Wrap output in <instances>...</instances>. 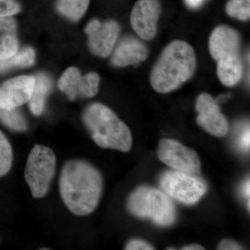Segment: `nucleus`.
I'll use <instances>...</instances> for the list:
<instances>
[{
  "label": "nucleus",
  "instance_id": "4468645a",
  "mask_svg": "<svg viewBox=\"0 0 250 250\" xmlns=\"http://www.w3.org/2000/svg\"><path fill=\"white\" fill-rule=\"evenodd\" d=\"M148 51L141 41L132 36L123 38L113 52L111 62L118 67L136 65L147 59Z\"/></svg>",
  "mask_w": 250,
  "mask_h": 250
},
{
  "label": "nucleus",
  "instance_id": "aec40b11",
  "mask_svg": "<svg viewBox=\"0 0 250 250\" xmlns=\"http://www.w3.org/2000/svg\"><path fill=\"white\" fill-rule=\"evenodd\" d=\"M0 121L14 131H23L27 129V121L17 108H0Z\"/></svg>",
  "mask_w": 250,
  "mask_h": 250
},
{
  "label": "nucleus",
  "instance_id": "6ab92c4d",
  "mask_svg": "<svg viewBox=\"0 0 250 250\" xmlns=\"http://www.w3.org/2000/svg\"><path fill=\"white\" fill-rule=\"evenodd\" d=\"M35 61V52L31 47L22 49L9 59L0 60V72L14 67H28Z\"/></svg>",
  "mask_w": 250,
  "mask_h": 250
},
{
  "label": "nucleus",
  "instance_id": "f8f14e48",
  "mask_svg": "<svg viewBox=\"0 0 250 250\" xmlns=\"http://www.w3.org/2000/svg\"><path fill=\"white\" fill-rule=\"evenodd\" d=\"M35 77L20 76L0 85V108L11 109L28 103L32 96Z\"/></svg>",
  "mask_w": 250,
  "mask_h": 250
},
{
  "label": "nucleus",
  "instance_id": "f3484780",
  "mask_svg": "<svg viewBox=\"0 0 250 250\" xmlns=\"http://www.w3.org/2000/svg\"><path fill=\"white\" fill-rule=\"evenodd\" d=\"M52 87V83L47 75L39 74L35 77V85L32 96L29 100V108L33 114L39 116L45 108L46 98Z\"/></svg>",
  "mask_w": 250,
  "mask_h": 250
},
{
  "label": "nucleus",
  "instance_id": "b1692460",
  "mask_svg": "<svg viewBox=\"0 0 250 250\" xmlns=\"http://www.w3.org/2000/svg\"><path fill=\"white\" fill-rule=\"evenodd\" d=\"M125 249L126 250H155V248L147 242L142 241V240L134 239L129 241L125 246Z\"/></svg>",
  "mask_w": 250,
  "mask_h": 250
},
{
  "label": "nucleus",
  "instance_id": "423d86ee",
  "mask_svg": "<svg viewBox=\"0 0 250 250\" xmlns=\"http://www.w3.org/2000/svg\"><path fill=\"white\" fill-rule=\"evenodd\" d=\"M160 184L167 195L187 205L198 202L207 190L202 179L174 170L164 172L161 176Z\"/></svg>",
  "mask_w": 250,
  "mask_h": 250
},
{
  "label": "nucleus",
  "instance_id": "dca6fc26",
  "mask_svg": "<svg viewBox=\"0 0 250 250\" xmlns=\"http://www.w3.org/2000/svg\"><path fill=\"white\" fill-rule=\"evenodd\" d=\"M217 62V75L220 82L229 87L236 85L243 75V65L239 56L226 57Z\"/></svg>",
  "mask_w": 250,
  "mask_h": 250
},
{
  "label": "nucleus",
  "instance_id": "ddd939ff",
  "mask_svg": "<svg viewBox=\"0 0 250 250\" xmlns=\"http://www.w3.org/2000/svg\"><path fill=\"white\" fill-rule=\"evenodd\" d=\"M208 48L210 55L216 62L231 56H239L241 36L232 28L218 26L210 34Z\"/></svg>",
  "mask_w": 250,
  "mask_h": 250
},
{
  "label": "nucleus",
  "instance_id": "412c9836",
  "mask_svg": "<svg viewBox=\"0 0 250 250\" xmlns=\"http://www.w3.org/2000/svg\"><path fill=\"white\" fill-rule=\"evenodd\" d=\"M13 163V150L11 143L6 136L0 131V177L11 170Z\"/></svg>",
  "mask_w": 250,
  "mask_h": 250
},
{
  "label": "nucleus",
  "instance_id": "9d476101",
  "mask_svg": "<svg viewBox=\"0 0 250 250\" xmlns=\"http://www.w3.org/2000/svg\"><path fill=\"white\" fill-rule=\"evenodd\" d=\"M195 108L199 113L197 123L202 129L216 137H223L228 134V122L211 95L208 93L199 95Z\"/></svg>",
  "mask_w": 250,
  "mask_h": 250
},
{
  "label": "nucleus",
  "instance_id": "f257e3e1",
  "mask_svg": "<svg viewBox=\"0 0 250 250\" xmlns=\"http://www.w3.org/2000/svg\"><path fill=\"white\" fill-rule=\"evenodd\" d=\"M103 179L98 169L87 161L73 159L62 167L59 179L61 196L73 214L93 213L103 194Z\"/></svg>",
  "mask_w": 250,
  "mask_h": 250
},
{
  "label": "nucleus",
  "instance_id": "2eb2a0df",
  "mask_svg": "<svg viewBox=\"0 0 250 250\" xmlns=\"http://www.w3.org/2000/svg\"><path fill=\"white\" fill-rule=\"evenodd\" d=\"M18 49L16 21L11 16L0 18V60L13 57Z\"/></svg>",
  "mask_w": 250,
  "mask_h": 250
},
{
  "label": "nucleus",
  "instance_id": "0eeeda50",
  "mask_svg": "<svg viewBox=\"0 0 250 250\" xmlns=\"http://www.w3.org/2000/svg\"><path fill=\"white\" fill-rule=\"evenodd\" d=\"M157 156L159 160L174 170L193 174L200 171L201 161L197 152L175 140L161 139Z\"/></svg>",
  "mask_w": 250,
  "mask_h": 250
},
{
  "label": "nucleus",
  "instance_id": "a878e982",
  "mask_svg": "<svg viewBox=\"0 0 250 250\" xmlns=\"http://www.w3.org/2000/svg\"><path fill=\"white\" fill-rule=\"evenodd\" d=\"M250 127L249 126L242 133L241 136L239 138V146H241L242 149H245V150H249L250 149Z\"/></svg>",
  "mask_w": 250,
  "mask_h": 250
},
{
  "label": "nucleus",
  "instance_id": "39448f33",
  "mask_svg": "<svg viewBox=\"0 0 250 250\" xmlns=\"http://www.w3.org/2000/svg\"><path fill=\"white\" fill-rule=\"evenodd\" d=\"M56 156L52 149L36 145L31 149L24 170V178L34 198H42L48 192L56 171Z\"/></svg>",
  "mask_w": 250,
  "mask_h": 250
},
{
  "label": "nucleus",
  "instance_id": "20e7f679",
  "mask_svg": "<svg viewBox=\"0 0 250 250\" xmlns=\"http://www.w3.org/2000/svg\"><path fill=\"white\" fill-rule=\"evenodd\" d=\"M126 207L131 214L149 219L159 226H170L175 221V208L170 196L154 188H136L128 198Z\"/></svg>",
  "mask_w": 250,
  "mask_h": 250
},
{
  "label": "nucleus",
  "instance_id": "c85d7f7f",
  "mask_svg": "<svg viewBox=\"0 0 250 250\" xmlns=\"http://www.w3.org/2000/svg\"><path fill=\"white\" fill-rule=\"evenodd\" d=\"M182 250H205L203 247L197 244L190 245V246H184L182 248Z\"/></svg>",
  "mask_w": 250,
  "mask_h": 250
},
{
  "label": "nucleus",
  "instance_id": "f03ea898",
  "mask_svg": "<svg viewBox=\"0 0 250 250\" xmlns=\"http://www.w3.org/2000/svg\"><path fill=\"white\" fill-rule=\"evenodd\" d=\"M196 65V55L191 46L185 41H172L164 48L153 67L151 85L157 93L173 91L191 78Z\"/></svg>",
  "mask_w": 250,
  "mask_h": 250
},
{
  "label": "nucleus",
  "instance_id": "4be33fe9",
  "mask_svg": "<svg viewBox=\"0 0 250 250\" xmlns=\"http://www.w3.org/2000/svg\"><path fill=\"white\" fill-rule=\"evenodd\" d=\"M226 12L231 17L248 21L250 17V0H230L226 5Z\"/></svg>",
  "mask_w": 250,
  "mask_h": 250
},
{
  "label": "nucleus",
  "instance_id": "a211bd4d",
  "mask_svg": "<svg viewBox=\"0 0 250 250\" xmlns=\"http://www.w3.org/2000/svg\"><path fill=\"white\" fill-rule=\"evenodd\" d=\"M89 3L90 0H58L57 8L62 16L77 21L84 15Z\"/></svg>",
  "mask_w": 250,
  "mask_h": 250
},
{
  "label": "nucleus",
  "instance_id": "393cba45",
  "mask_svg": "<svg viewBox=\"0 0 250 250\" xmlns=\"http://www.w3.org/2000/svg\"><path fill=\"white\" fill-rule=\"evenodd\" d=\"M243 249L236 242L231 240H223L219 244L218 250H239Z\"/></svg>",
  "mask_w": 250,
  "mask_h": 250
},
{
  "label": "nucleus",
  "instance_id": "7ed1b4c3",
  "mask_svg": "<svg viewBox=\"0 0 250 250\" xmlns=\"http://www.w3.org/2000/svg\"><path fill=\"white\" fill-rule=\"evenodd\" d=\"M82 121L99 147L129 152L132 136L127 126L107 106L93 103L85 108Z\"/></svg>",
  "mask_w": 250,
  "mask_h": 250
},
{
  "label": "nucleus",
  "instance_id": "cd10ccee",
  "mask_svg": "<svg viewBox=\"0 0 250 250\" xmlns=\"http://www.w3.org/2000/svg\"><path fill=\"white\" fill-rule=\"evenodd\" d=\"M250 180L249 179L245 182L244 185H243V189H242V192H243V195L246 199H248V201H250Z\"/></svg>",
  "mask_w": 250,
  "mask_h": 250
},
{
  "label": "nucleus",
  "instance_id": "bb28decb",
  "mask_svg": "<svg viewBox=\"0 0 250 250\" xmlns=\"http://www.w3.org/2000/svg\"><path fill=\"white\" fill-rule=\"evenodd\" d=\"M188 6L191 9H197L203 4L205 0H185Z\"/></svg>",
  "mask_w": 250,
  "mask_h": 250
},
{
  "label": "nucleus",
  "instance_id": "5701e85b",
  "mask_svg": "<svg viewBox=\"0 0 250 250\" xmlns=\"http://www.w3.org/2000/svg\"><path fill=\"white\" fill-rule=\"evenodd\" d=\"M21 11L16 0H0V18L12 16Z\"/></svg>",
  "mask_w": 250,
  "mask_h": 250
},
{
  "label": "nucleus",
  "instance_id": "6e6552de",
  "mask_svg": "<svg viewBox=\"0 0 250 250\" xmlns=\"http://www.w3.org/2000/svg\"><path fill=\"white\" fill-rule=\"evenodd\" d=\"M119 32V24L116 21L101 22L97 19L92 20L85 28L90 52L101 58L111 55Z\"/></svg>",
  "mask_w": 250,
  "mask_h": 250
},
{
  "label": "nucleus",
  "instance_id": "9b49d317",
  "mask_svg": "<svg viewBox=\"0 0 250 250\" xmlns=\"http://www.w3.org/2000/svg\"><path fill=\"white\" fill-rule=\"evenodd\" d=\"M161 11L159 0H139L135 4L130 16V22L141 39L151 40L156 36Z\"/></svg>",
  "mask_w": 250,
  "mask_h": 250
},
{
  "label": "nucleus",
  "instance_id": "1a4fd4ad",
  "mask_svg": "<svg viewBox=\"0 0 250 250\" xmlns=\"http://www.w3.org/2000/svg\"><path fill=\"white\" fill-rule=\"evenodd\" d=\"M100 77L95 72L82 76L77 67L67 68L59 81V89L71 100L82 98H93L98 92Z\"/></svg>",
  "mask_w": 250,
  "mask_h": 250
}]
</instances>
